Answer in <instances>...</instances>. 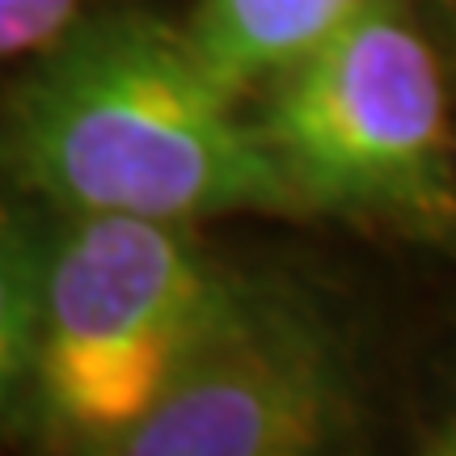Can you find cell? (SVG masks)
<instances>
[{
    "mask_svg": "<svg viewBox=\"0 0 456 456\" xmlns=\"http://www.w3.org/2000/svg\"><path fill=\"white\" fill-rule=\"evenodd\" d=\"M0 191L72 216L203 224L300 216L186 26L102 4L0 89Z\"/></svg>",
    "mask_w": 456,
    "mask_h": 456,
    "instance_id": "cell-1",
    "label": "cell"
},
{
    "mask_svg": "<svg viewBox=\"0 0 456 456\" xmlns=\"http://www.w3.org/2000/svg\"><path fill=\"white\" fill-rule=\"evenodd\" d=\"M224 271L195 224L51 212L17 436L43 452L114 456L174 380Z\"/></svg>",
    "mask_w": 456,
    "mask_h": 456,
    "instance_id": "cell-2",
    "label": "cell"
},
{
    "mask_svg": "<svg viewBox=\"0 0 456 456\" xmlns=\"http://www.w3.org/2000/svg\"><path fill=\"white\" fill-rule=\"evenodd\" d=\"M249 118L300 216L440 224L456 212L448 89L406 0H368L258 85Z\"/></svg>",
    "mask_w": 456,
    "mask_h": 456,
    "instance_id": "cell-3",
    "label": "cell"
},
{
    "mask_svg": "<svg viewBox=\"0 0 456 456\" xmlns=\"http://www.w3.org/2000/svg\"><path fill=\"white\" fill-rule=\"evenodd\" d=\"M351 351L279 275L228 266L174 380L114 456H305L355 436Z\"/></svg>",
    "mask_w": 456,
    "mask_h": 456,
    "instance_id": "cell-4",
    "label": "cell"
},
{
    "mask_svg": "<svg viewBox=\"0 0 456 456\" xmlns=\"http://www.w3.org/2000/svg\"><path fill=\"white\" fill-rule=\"evenodd\" d=\"M363 4L368 0H199L182 26L203 64L249 102L258 85L330 38Z\"/></svg>",
    "mask_w": 456,
    "mask_h": 456,
    "instance_id": "cell-5",
    "label": "cell"
},
{
    "mask_svg": "<svg viewBox=\"0 0 456 456\" xmlns=\"http://www.w3.org/2000/svg\"><path fill=\"white\" fill-rule=\"evenodd\" d=\"M51 212L0 191V440L17 436L30 389Z\"/></svg>",
    "mask_w": 456,
    "mask_h": 456,
    "instance_id": "cell-6",
    "label": "cell"
},
{
    "mask_svg": "<svg viewBox=\"0 0 456 456\" xmlns=\"http://www.w3.org/2000/svg\"><path fill=\"white\" fill-rule=\"evenodd\" d=\"M110 0H0V68H17Z\"/></svg>",
    "mask_w": 456,
    "mask_h": 456,
    "instance_id": "cell-7",
    "label": "cell"
},
{
    "mask_svg": "<svg viewBox=\"0 0 456 456\" xmlns=\"http://www.w3.org/2000/svg\"><path fill=\"white\" fill-rule=\"evenodd\" d=\"M436 452H452V456H456V414L448 419V427L440 431V444H436Z\"/></svg>",
    "mask_w": 456,
    "mask_h": 456,
    "instance_id": "cell-8",
    "label": "cell"
}]
</instances>
